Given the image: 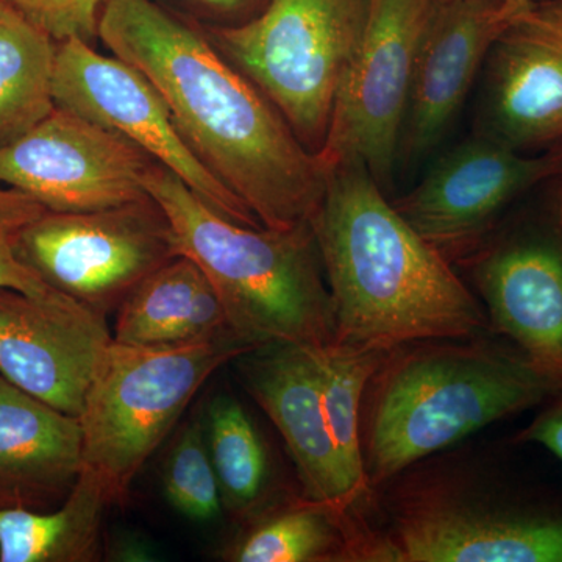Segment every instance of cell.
<instances>
[{
  "mask_svg": "<svg viewBox=\"0 0 562 562\" xmlns=\"http://www.w3.org/2000/svg\"><path fill=\"white\" fill-rule=\"evenodd\" d=\"M98 36L151 81L195 157L265 227L312 220L328 179L319 155L205 36L151 0H106Z\"/></svg>",
  "mask_w": 562,
  "mask_h": 562,
  "instance_id": "6da1fadb",
  "label": "cell"
},
{
  "mask_svg": "<svg viewBox=\"0 0 562 562\" xmlns=\"http://www.w3.org/2000/svg\"><path fill=\"white\" fill-rule=\"evenodd\" d=\"M310 224L331 295L335 341L391 350L491 331L471 286L403 220L364 162L328 171Z\"/></svg>",
  "mask_w": 562,
  "mask_h": 562,
  "instance_id": "7a4b0ae2",
  "label": "cell"
},
{
  "mask_svg": "<svg viewBox=\"0 0 562 562\" xmlns=\"http://www.w3.org/2000/svg\"><path fill=\"white\" fill-rule=\"evenodd\" d=\"M562 390L495 333L425 339L387 350L361 408V450L371 491L473 432L541 406Z\"/></svg>",
  "mask_w": 562,
  "mask_h": 562,
  "instance_id": "3957f363",
  "label": "cell"
},
{
  "mask_svg": "<svg viewBox=\"0 0 562 562\" xmlns=\"http://www.w3.org/2000/svg\"><path fill=\"white\" fill-rule=\"evenodd\" d=\"M360 562H562V498L427 458L372 492Z\"/></svg>",
  "mask_w": 562,
  "mask_h": 562,
  "instance_id": "277c9868",
  "label": "cell"
},
{
  "mask_svg": "<svg viewBox=\"0 0 562 562\" xmlns=\"http://www.w3.org/2000/svg\"><path fill=\"white\" fill-rule=\"evenodd\" d=\"M144 188L169 222L177 255L209 277L244 342H335L331 295L310 222L290 228L236 224L157 162Z\"/></svg>",
  "mask_w": 562,
  "mask_h": 562,
  "instance_id": "5b68a950",
  "label": "cell"
},
{
  "mask_svg": "<svg viewBox=\"0 0 562 562\" xmlns=\"http://www.w3.org/2000/svg\"><path fill=\"white\" fill-rule=\"evenodd\" d=\"M251 349L239 338L180 347L110 344L79 422L81 471L98 480L111 505L125 502L133 480L206 380Z\"/></svg>",
  "mask_w": 562,
  "mask_h": 562,
  "instance_id": "8992f818",
  "label": "cell"
},
{
  "mask_svg": "<svg viewBox=\"0 0 562 562\" xmlns=\"http://www.w3.org/2000/svg\"><path fill=\"white\" fill-rule=\"evenodd\" d=\"M371 0H269L254 20L217 29L213 44L280 111L306 149L324 146L344 70Z\"/></svg>",
  "mask_w": 562,
  "mask_h": 562,
  "instance_id": "52a82bcc",
  "label": "cell"
},
{
  "mask_svg": "<svg viewBox=\"0 0 562 562\" xmlns=\"http://www.w3.org/2000/svg\"><path fill=\"white\" fill-rule=\"evenodd\" d=\"M454 268L491 331L562 380V177L528 192Z\"/></svg>",
  "mask_w": 562,
  "mask_h": 562,
  "instance_id": "ba28073f",
  "label": "cell"
},
{
  "mask_svg": "<svg viewBox=\"0 0 562 562\" xmlns=\"http://www.w3.org/2000/svg\"><path fill=\"white\" fill-rule=\"evenodd\" d=\"M18 254L50 288L106 316L179 257L169 222L150 198L105 210H46L22 232Z\"/></svg>",
  "mask_w": 562,
  "mask_h": 562,
  "instance_id": "9c48e42d",
  "label": "cell"
},
{
  "mask_svg": "<svg viewBox=\"0 0 562 562\" xmlns=\"http://www.w3.org/2000/svg\"><path fill=\"white\" fill-rule=\"evenodd\" d=\"M435 0H371L364 31L336 91L324 146L325 169L364 162L384 191L398 143L422 35Z\"/></svg>",
  "mask_w": 562,
  "mask_h": 562,
  "instance_id": "30bf717a",
  "label": "cell"
},
{
  "mask_svg": "<svg viewBox=\"0 0 562 562\" xmlns=\"http://www.w3.org/2000/svg\"><path fill=\"white\" fill-rule=\"evenodd\" d=\"M55 105L131 140L180 177L206 205L236 224L265 227L181 138L166 102L131 63L106 57L80 38L60 41L52 79Z\"/></svg>",
  "mask_w": 562,
  "mask_h": 562,
  "instance_id": "8fae6325",
  "label": "cell"
},
{
  "mask_svg": "<svg viewBox=\"0 0 562 562\" xmlns=\"http://www.w3.org/2000/svg\"><path fill=\"white\" fill-rule=\"evenodd\" d=\"M561 177L562 146L520 154L472 133L439 157L420 183L392 205L457 266L528 192Z\"/></svg>",
  "mask_w": 562,
  "mask_h": 562,
  "instance_id": "7c38bea8",
  "label": "cell"
},
{
  "mask_svg": "<svg viewBox=\"0 0 562 562\" xmlns=\"http://www.w3.org/2000/svg\"><path fill=\"white\" fill-rule=\"evenodd\" d=\"M154 165L131 140L57 105L0 146V183L61 213L146 201L144 177Z\"/></svg>",
  "mask_w": 562,
  "mask_h": 562,
  "instance_id": "4fadbf2b",
  "label": "cell"
},
{
  "mask_svg": "<svg viewBox=\"0 0 562 562\" xmlns=\"http://www.w3.org/2000/svg\"><path fill=\"white\" fill-rule=\"evenodd\" d=\"M106 314L57 290H0V373L58 412L79 419L111 342Z\"/></svg>",
  "mask_w": 562,
  "mask_h": 562,
  "instance_id": "5bb4252c",
  "label": "cell"
},
{
  "mask_svg": "<svg viewBox=\"0 0 562 562\" xmlns=\"http://www.w3.org/2000/svg\"><path fill=\"white\" fill-rule=\"evenodd\" d=\"M473 132L520 154L562 146V10L535 2L494 41Z\"/></svg>",
  "mask_w": 562,
  "mask_h": 562,
  "instance_id": "9a60e30c",
  "label": "cell"
},
{
  "mask_svg": "<svg viewBox=\"0 0 562 562\" xmlns=\"http://www.w3.org/2000/svg\"><path fill=\"white\" fill-rule=\"evenodd\" d=\"M319 347L273 341L238 358L243 383L276 425L297 473L301 494L351 514L368 498L355 490L333 443L322 402Z\"/></svg>",
  "mask_w": 562,
  "mask_h": 562,
  "instance_id": "2e32d148",
  "label": "cell"
},
{
  "mask_svg": "<svg viewBox=\"0 0 562 562\" xmlns=\"http://www.w3.org/2000/svg\"><path fill=\"white\" fill-rule=\"evenodd\" d=\"M503 0H435L414 66L398 165L425 160L442 143L487 52L509 24Z\"/></svg>",
  "mask_w": 562,
  "mask_h": 562,
  "instance_id": "e0dca14e",
  "label": "cell"
},
{
  "mask_svg": "<svg viewBox=\"0 0 562 562\" xmlns=\"http://www.w3.org/2000/svg\"><path fill=\"white\" fill-rule=\"evenodd\" d=\"M81 472V428L0 373V509L49 512Z\"/></svg>",
  "mask_w": 562,
  "mask_h": 562,
  "instance_id": "ac0fdd59",
  "label": "cell"
},
{
  "mask_svg": "<svg viewBox=\"0 0 562 562\" xmlns=\"http://www.w3.org/2000/svg\"><path fill=\"white\" fill-rule=\"evenodd\" d=\"M220 338L239 336L209 277L181 255L140 281L116 310L113 341L127 346L180 347Z\"/></svg>",
  "mask_w": 562,
  "mask_h": 562,
  "instance_id": "d6986e66",
  "label": "cell"
},
{
  "mask_svg": "<svg viewBox=\"0 0 562 562\" xmlns=\"http://www.w3.org/2000/svg\"><path fill=\"white\" fill-rule=\"evenodd\" d=\"M362 517L305 495L271 498L224 550L232 562H360Z\"/></svg>",
  "mask_w": 562,
  "mask_h": 562,
  "instance_id": "ffe728a7",
  "label": "cell"
},
{
  "mask_svg": "<svg viewBox=\"0 0 562 562\" xmlns=\"http://www.w3.org/2000/svg\"><path fill=\"white\" fill-rule=\"evenodd\" d=\"M109 506L98 480L81 471L58 508L0 509V562L102 560L103 513Z\"/></svg>",
  "mask_w": 562,
  "mask_h": 562,
  "instance_id": "44dd1931",
  "label": "cell"
},
{
  "mask_svg": "<svg viewBox=\"0 0 562 562\" xmlns=\"http://www.w3.org/2000/svg\"><path fill=\"white\" fill-rule=\"evenodd\" d=\"M58 43L0 0V146L20 138L55 109Z\"/></svg>",
  "mask_w": 562,
  "mask_h": 562,
  "instance_id": "7402d4cb",
  "label": "cell"
},
{
  "mask_svg": "<svg viewBox=\"0 0 562 562\" xmlns=\"http://www.w3.org/2000/svg\"><path fill=\"white\" fill-rule=\"evenodd\" d=\"M203 424L222 508L243 522L271 501L265 442L249 414L232 395L214 398Z\"/></svg>",
  "mask_w": 562,
  "mask_h": 562,
  "instance_id": "603a6c76",
  "label": "cell"
},
{
  "mask_svg": "<svg viewBox=\"0 0 562 562\" xmlns=\"http://www.w3.org/2000/svg\"><path fill=\"white\" fill-rule=\"evenodd\" d=\"M387 350L331 342L317 349L322 402L333 443L355 490L371 501L361 450V408L366 386Z\"/></svg>",
  "mask_w": 562,
  "mask_h": 562,
  "instance_id": "cb8c5ba5",
  "label": "cell"
},
{
  "mask_svg": "<svg viewBox=\"0 0 562 562\" xmlns=\"http://www.w3.org/2000/svg\"><path fill=\"white\" fill-rule=\"evenodd\" d=\"M162 491L169 505L194 522H211L224 512L202 420H192L172 447Z\"/></svg>",
  "mask_w": 562,
  "mask_h": 562,
  "instance_id": "d4e9b609",
  "label": "cell"
},
{
  "mask_svg": "<svg viewBox=\"0 0 562 562\" xmlns=\"http://www.w3.org/2000/svg\"><path fill=\"white\" fill-rule=\"evenodd\" d=\"M46 209L31 195L0 183V290L40 295L54 290L18 254L22 232Z\"/></svg>",
  "mask_w": 562,
  "mask_h": 562,
  "instance_id": "484cf974",
  "label": "cell"
},
{
  "mask_svg": "<svg viewBox=\"0 0 562 562\" xmlns=\"http://www.w3.org/2000/svg\"><path fill=\"white\" fill-rule=\"evenodd\" d=\"M33 24L60 43L98 38L99 20L106 0H7Z\"/></svg>",
  "mask_w": 562,
  "mask_h": 562,
  "instance_id": "4316f807",
  "label": "cell"
},
{
  "mask_svg": "<svg viewBox=\"0 0 562 562\" xmlns=\"http://www.w3.org/2000/svg\"><path fill=\"white\" fill-rule=\"evenodd\" d=\"M517 441L539 443L562 462V390L542 403L535 419L517 436Z\"/></svg>",
  "mask_w": 562,
  "mask_h": 562,
  "instance_id": "83f0119b",
  "label": "cell"
},
{
  "mask_svg": "<svg viewBox=\"0 0 562 562\" xmlns=\"http://www.w3.org/2000/svg\"><path fill=\"white\" fill-rule=\"evenodd\" d=\"M532 5H535V0H503V14L506 20L513 21L528 13Z\"/></svg>",
  "mask_w": 562,
  "mask_h": 562,
  "instance_id": "f1b7e54d",
  "label": "cell"
},
{
  "mask_svg": "<svg viewBox=\"0 0 562 562\" xmlns=\"http://www.w3.org/2000/svg\"><path fill=\"white\" fill-rule=\"evenodd\" d=\"M206 5L216 7V9H233L238 5L241 0H201Z\"/></svg>",
  "mask_w": 562,
  "mask_h": 562,
  "instance_id": "f546056e",
  "label": "cell"
},
{
  "mask_svg": "<svg viewBox=\"0 0 562 562\" xmlns=\"http://www.w3.org/2000/svg\"><path fill=\"white\" fill-rule=\"evenodd\" d=\"M558 5H560V9L562 10V0H557Z\"/></svg>",
  "mask_w": 562,
  "mask_h": 562,
  "instance_id": "4dcf8cb0",
  "label": "cell"
}]
</instances>
